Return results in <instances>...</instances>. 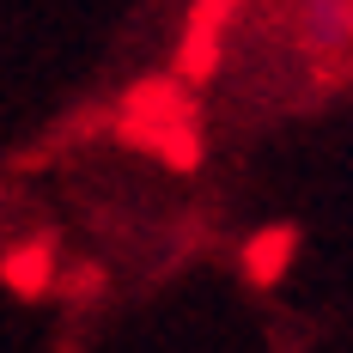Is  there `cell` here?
I'll return each instance as SVG.
<instances>
[{
    "instance_id": "cell-1",
    "label": "cell",
    "mask_w": 353,
    "mask_h": 353,
    "mask_svg": "<svg viewBox=\"0 0 353 353\" xmlns=\"http://www.w3.org/2000/svg\"><path fill=\"white\" fill-rule=\"evenodd\" d=\"M292 25H299V43L317 49V55L353 49V0H299Z\"/></svg>"
}]
</instances>
